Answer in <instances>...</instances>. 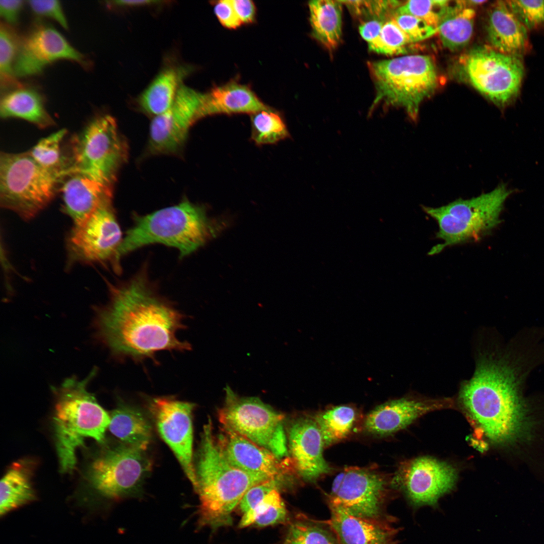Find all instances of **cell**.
I'll use <instances>...</instances> for the list:
<instances>
[{
    "label": "cell",
    "instance_id": "74e56055",
    "mask_svg": "<svg viewBox=\"0 0 544 544\" xmlns=\"http://www.w3.org/2000/svg\"><path fill=\"white\" fill-rule=\"evenodd\" d=\"M411 44L392 18L384 22L379 35L368 43L371 51L387 55L406 54Z\"/></svg>",
    "mask_w": 544,
    "mask_h": 544
},
{
    "label": "cell",
    "instance_id": "d4e9b609",
    "mask_svg": "<svg viewBox=\"0 0 544 544\" xmlns=\"http://www.w3.org/2000/svg\"><path fill=\"white\" fill-rule=\"evenodd\" d=\"M270 109L247 86L235 81L204 93L202 117L216 114L250 113Z\"/></svg>",
    "mask_w": 544,
    "mask_h": 544
},
{
    "label": "cell",
    "instance_id": "d590c367",
    "mask_svg": "<svg viewBox=\"0 0 544 544\" xmlns=\"http://www.w3.org/2000/svg\"><path fill=\"white\" fill-rule=\"evenodd\" d=\"M20 40L15 31L8 24L0 25V81L4 88L14 87L20 84L16 81L14 65L18 52Z\"/></svg>",
    "mask_w": 544,
    "mask_h": 544
},
{
    "label": "cell",
    "instance_id": "5bb4252c",
    "mask_svg": "<svg viewBox=\"0 0 544 544\" xmlns=\"http://www.w3.org/2000/svg\"><path fill=\"white\" fill-rule=\"evenodd\" d=\"M345 470L339 488L328 496V504L339 507L357 517L382 522L396 521L386 511L388 490L382 475L359 467Z\"/></svg>",
    "mask_w": 544,
    "mask_h": 544
},
{
    "label": "cell",
    "instance_id": "7a4b0ae2",
    "mask_svg": "<svg viewBox=\"0 0 544 544\" xmlns=\"http://www.w3.org/2000/svg\"><path fill=\"white\" fill-rule=\"evenodd\" d=\"M459 401L492 442L520 438L528 427L527 411L511 369L500 360L479 357L474 373L462 382Z\"/></svg>",
    "mask_w": 544,
    "mask_h": 544
},
{
    "label": "cell",
    "instance_id": "7402d4cb",
    "mask_svg": "<svg viewBox=\"0 0 544 544\" xmlns=\"http://www.w3.org/2000/svg\"><path fill=\"white\" fill-rule=\"evenodd\" d=\"M329 521L340 544H396L398 527L394 521H378L357 517L342 508L328 504Z\"/></svg>",
    "mask_w": 544,
    "mask_h": 544
},
{
    "label": "cell",
    "instance_id": "5b68a950",
    "mask_svg": "<svg viewBox=\"0 0 544 544\" xmlns=\"http://www.w3.org/2000/svg\"><path fill=\"white\" fill-rule=\"evenodd\" d=\"M93 370L85 379L64 380L55 389L56 402L53 417L55 447L60 471L70 473L77 463L76 451L86 438L99 443L105 441L110 415L87 390L95 375Z\"/></svg>",
    "mask_w": 544,
    "mask_h": 544
},
{
    "label": "cell",
    "instance_id": "4fadbf2b",
    "mask_svg": "<svg viewBox=\"0 0 544 544\" xmlns=\"http://www.w3.org/2000/svg\"><path fill=\"white\" fill-rule=\"evenodd\" d=\"M122 239L111 202L107 203L74 226L67 240L70 262L113 263Z\"/></svg>",
    "mask_w": 544,
    "mask_h": 544
},
{
    "label": "cell",
    "instance_id": "603a6c76",
    "mask_svg": "<svg viewBox=\"0 0 544 544\" xmlns=\"http://www.w3.org/2000/svg\"><path fill=\"white\" fill-rule=\"evenodd\" d=\"M66 176L68 177L61 188L63 208L74 225L83 223L102 206L111 202V187L82 174Z\"/></svg>",
    "mask_w": 544,
    "mask_h": 544
},
{
    "label": "cell",
    "instance_id": "d6986e66",
    "mask_svg": "<svg viewBox=\"0 0 544 544\" xmlns=\"http://www.w3.org/2000/svg\"><path fill=\"white\" fill-rule=\"evenodd\" d=\"M221 427L217 440L224 456L234 467L282 481L284 475L296 473L290 456L279 458L232 429Z\"/></svg>",
    "mask_w": 544,
    "mask_h": 544
},
{
    "label": "cell",
    "instance_id": "7bdbcfd3",
    "mask_svg": "<svg viewBox=\"0 0 544 544\" xmlns=\"http://www.w3.org/2000/svg\"><path fill=\"white\" fill-rule=\"evenodd\" d=\"M282 484V481L271 479L251 487L244 495L238 505L241 513L243 514L253 508L273 490H280Z\"/></svg>",
    "mask_w": 544,
    "mask_h": 544
},
{
    "label": "cell",
    "instance_id": "8d00e7d4",
    "mask_svg": "<svg viewBox=\"0 0 544 544\" xmlns=\"http://www.w3.org/2000/svg\"><path fill=\"white\" fill-rule=\"evenodd\" d=\"M66 133L65 129L59 130L41 139L28 151L31 157L42 167L62 177L64 170L60 145Z\"/></svg>",
    "mask_w": 544,
    "mask_h": 544
},
{
    "label": "cell",
    "instance_id": "52a82bcc",
    "mask_svg": "<svg viewBox=\"0 0 544 544\" xmlns=\"http://www.w3.org/2000/svg\"><path fill=\"white\" fill-rule=\"evenodd\" d=\"M514 191L501 183L492 191L471 198L458 199L437 208L423 207L424 212L438 224L437 237L442 242L434 246L429 254L476 241L488 234L500 223L505 201Z\"/></svg>",
    "mask_w": 544,
    "mask_h": 544
},
{
    "label": "cell",
    "instance_id": "ee69618b",
    "mask_svg": "<svg viewBox=\"0 0 544 544\" xmlns=\"http://www.w3.org/2000/svg\"><path fill=\"white\" fill-rule=\"evenodd\" d=\"M32 11L36 15L52 19L65 29L68 24L59 1H29L27 2Z\"/></svg>",
    "mask_w": 544,
    "mask_h": 544
},
{
    "label": "cell",
    "instance_id": "c3c4849f",
    "mask_svg": "<svg viewBox=\"0 0 544 544\" xmlns=\"http://www.w3.org/2000/svg\"><path fill=\"white\" fill-rule=\"evenodd\" d=\"M385 21L379 19H371L363 23L359 27L361 36L368 43H370L379 35Z\"/></svg>",
    "mask_w": 544,
    "mask_h": 544
},
{
    "label": "cell",
    "instance_id": "8992f818",
    "mask_svg": "<svg viewBox=\"0 0 544 544\" xmlns=\"http://www.w3.org/2000/svg\"><path fill=\"white\" fill-rule=\"evenodd\" d=\"M368 66L376 90L373 106L383 103L401 107L414 121L422 102L438 85L437 69L428 55H404L370 61Z\"/></svg>",
    "mask_w": 544,
    "mask_h": 544
},
{
    "label": "cell",
    "instance_id": "4dcf8cb0",
    "mask_svg": "<svg viewBox=\"0 0 544 544\" xmlns=\"http://www.w3.org/2000/svg\"><path fill=\"white\" fill-rule=\"evenodd\" d=\"M474 17V11L463 1H456L437 28L443 45L452 51L465 46L472 35Z\"/></svg>",
    "mask_w": 544,
    "mask_h": 544
},
{
    "label": "cell",
    "instance_id": "83f0119b",
    "mask_svg": "<svg viewBox=\"0 0 544 544\" xmlns=\"http://www.w3.org/2000/svg\"><path fill=\"white\" fill-rule=\"evenodd\" d=\"M108 428L123 443L146 450L152 437V427L138 409L120 403L110 415Z\"/></svg>",
    "mask_w": 544,
    "mask_h": 544
},
{
    "label": "cell",
    "instance_id": "681fc988",
    "mask_svg": "<svg viewBox=\"0 0 544 544\" xmlns=\"http://www.w3.org/2000/svg\"><path fill=\"white\" fill-rule=\"evenodd\" d=\"M161 2L158 1H114L111 4L117 6H138L153 5Z\"/></svg>",
    "mask_w": 544,
    "mask_h": 544
},
{
    "label": "cell",
    "instance_id": "f6af8a7d",
    "mask_svg": "<svg viewBox=\"0 0 544 544\" xmlns=\"http://www.w3.org/2000/svg\"><path fill=\"white\" fill-rule=\"evenodd\" d=\"M214 12L221 24L226 28L235 29L241 22L234 9L231 0H221L214 5Z\"/></svg>",
    "mask_w": 544,
    "mask_h": 544
},
{
    "label": "cell",
    "instance_id": "f35d334b",
    "mask_svg": "<svg viewBox=\"0 0 544 544\" xmlns=\"http://www.w3.org/2000/svg\"><path fill=\"white\" fill-rule=\"evenodd\" d=\"M450 2L444 0L409 1L401 5L395 13L417 17L437 29L454 5Z\"/></svg>",
    "mask_w": 544,
    "mask_h": 544
},
{
    "label": "cell",
    "instance_id": "b9f144b4",
    "mask_svg": "<svg viewBox=\"0 0 544 544\" xmlns=\"http://www.w3.org/2000/svg\"><path fill=\"white\" fill-rule=\"evenodd\" d=\"M391 18L412 43L424 40L437 32V29L414 16L395 13Z\"/></svg>",
    "mask_w": 544,
    "mask_h": 544
},
{
    "label": "cell",
    "instance_id": "f907efd6",
    "mask_svg": "<svg viewBox=\"0 0 544 544\" xmlns=\"http://www.w3.org/2000/svg\"><path fill=\"white\" fill-rule=\"evenodd\" d=\"M345 475V470L339 472L334 479L330 493L329 494L334 493L340 487L343 481Z\"/></svg>",
    "mask_w": 544,
    "mask_h": 544
},
{
    "label": "cell",
    "instance_id": "2e32d148",
    "mask_svg": "<svg viewBox=\"0 0 544 544\" xmlns=\"http://www.w3.org/2000/svg\"><path fill=\"white\" fill-rule=\"evenodd\" d=\"M60 59L74 61L85 67L89 65L85 56L52 26L37 23L20 40L14 65L15 76L38 74L47 65Z\"/></svg>",
    "mask_w": 544,
    "mask_h": 544
},
{
    "label": "cell",
    "instance_id": "ab89813d",
    "mask_svg": "<svg viewBox=\"0 0 544 544\" xmlns=\"http://www.w3.org/2000/svg\"><path fill=\"white\" fill-rule=\"evenodd\" d=\"M357 17H367L372 19L384 20L401 5L396 1H341Z\"/></svg>",
    "mask_w": 544,
    "mask_h": 544
},
{
    "label": "cell",
    "instance_id": "9c48e42d",
    "mask_svg": "<svg viewBox=\"0 0 544 544\" xmlns=\"http://www.w3.org/2000/svg\"><path fill=\"white\" fill-rule=\"evenodd\" d=\"M72 153L71 164L64 171L63 176L82 174L112 187L127 152L115 120L106 114L93 119L75 138Z\"/></svg>",
    "mask_w": 544,
    "mask_h": 544
},
{
    "label": "cell",
    "instance_id": "f546056e",
    "mask_svg": "<svg viewBox=\"0 0 544 544\" xmlns=\"http://www.w3.org/2000/svg\"><path fill=\"white\" fill-rule=\"evenodd\" d=\"M187 72L182 67L163 70L154 80L140 97L141 108L155 116L162 114L172 105L180 82Z\"/></svg>",
    "mask_w": 544,
    "mask_h": 544
},
{
    "label": "cell",
    "instance_id": "d6a6232c",
    "mask_svg": "<svg viewBox=\"0 0 544 544\" xmlns=\"http://www.w3.org/2000/svg\"><path fill=\"white\" fill-rule=\"evenodd\" d=\"M356 411L347 405L335 406L318 414L314 419L321 432L324 446L345 438L356 420Z\"/></svg>",
    "mask_w": 544,
    "mask_h": 544
},
{
    "label": "cell",
    "instance_id": "30bf717a",
    "mask_svg": "<svg viewBox=\"0 0 544 544\" xmlns=\"http://www.w3.org/2000/svg\"><path fill=\"white\" fill-rule=\"evenodd\" d=\"M219 421L280 459L289 456L284 415L256 397H240L228 385Z\"/></svg>",
    "mask_w": 544,
    "mask_h": 544
},
{
    "label": "cell",
    "instance_id": "ba28073f",
    "mask_svg": "<svg viewBox=\"0 0 544 544\" xmlns=\"http://www.w3.org/2000/svg\"><path fill=\"white\" fill-rule=\"evenodd\" d=\"M61 177L42 167L28 152H2L0 205L25 220L32 219L52 200Z\"/></svg>",
    "mask_w": 544,
    "mask_h": 544
},
{
    "label": "cell",
    "instance_id": "9a60e30c",
    "mask_svg": "<svg viewBox=\"0 0 544 544\" xmlns=\"http://www.w3.org/2000/svg\"><path fill=\"white\" fill-rule=\"evenodd\" d=\"M194 407V403L170 397L154 398L150 403L160 436L174 453L195 490L192 421Z\"/></svg>",
    "mask_w": 544,
    "mask_h": 544
},
{
    "label": "cell",
    "instance_id": "60d3db41",
    "mask_svg": "<svg viewBox=\"0 0 544 544\" xmlns=\"http://www.w3.org/2000/svg\"><path fill=\"white\" fill-rule=\"evenodd\" d=\"M510 8L527 30L544 28V1H506Z\"/></svg>",
    "mask_w": 544,
    "mask_h": 544
},
{
    "label": "cell",
    "instance_id": "484cf974",
    "mask_svg": "<svg viewBox=\"0 0 544 544\" xmlns=\"http://www.w3.org/2000/svg\"><path fill=\"white\" fill-rule=\"evenodd\" d=\"M0 116L3 119H22L41 129L55 124L45 108L41 95L35 89L21 85L13 87L1 96Z\"/></svg>",
    "mask_w": 544,
    "mask_h": 544
},
{
    "label": "cell",
    "instance_id": "e575fe53",
    "mask_svg": "<svg viewBox=\"0 0 544 544\" xmlns=\"http://www.w3.org/2000/svg\"><path fill=\"white\" fill-rule=\"evenodd\" d=\"M251 139L258 145L272 144L289 136L282 117L272 109L251 115Z\"/></svg>",
    "mask_w": 544,
    "mask_h": 544
},
{
    "label": "cell",
    "instance_id": "3957f363",
    "mask_svg": "<svg viewBox=\"0 0 544 544\" xmlns=\"http://www.w3.org/2000/svg\"><path fill=\"white\" fill-rule=\"evenodd\" d=\"M199 498L200 526L213 528L231 525L232 513L252 486L271 479L245 472L232 466L224 456L209 418L203 426L194 463Z\"/></svg>",
    "mask_w": 544,
    "mask_h": 544
},
{
    "label": "cell",
    "instance_id": "ffe728a7",
    "mask_svg": "<svg viewBox=\"0 0 544 544\" xmlns=\"http://www.w3.org/2000/svg\"><path fill=\"white\" fill-rule=\"evenodd\" d=\"M288 446L296 473L304 480L314 481L330 471L323 456V441L314 418L304 416L293 421Z\"/></svg>",
    "mask_w": 544,
    "mask_h": 544
},
{
    "label": "cell",
    "instance_id": "bcb514c9",
    "mask_svg": "<svg viewBox=\"0 0 544 544\" xmlns=\"http://www.w3.org/2000/svg\"><path fill=\"white\" fill-rule=\"evenodd\" d=\"M22 0L0 1V16L10 24H16L23 8Z\"/></svg>",
    "mask_w": 544,
    "mask_h": 544
},
{
    "label": "cell",
    "instance_id": "7dc6e473",
    "mask_svg": "<svg viewBox=\"0 0 544 544\" xmlns=\"http://www.w3.org/2000/svg\"><path fill=\"white\" fill-rule=\"evenodd\" d=\"M235 11L242 24H248L254 21L256 8L251 1L231 0Z\"/></svg>",
    "mask_w": 544,
    "mask_h": 544
},
{
    "label": "cell",
    "instance_id": "8fae6325",
    "mask_svg": "<svg viewBox=\"0 0 544 544\" xmlns=\"http://www.w3.org/2000/svg\"><path fill=\"white\" fill-rule=\"evenodd\" d=\"M461 73L480 93L500 108L515 100L524 76L520 57L490 46L472 48L459 59Z\"/></svg>",
    "mask_w": 544,
    "mask_h": 544
},
{
    "label": "cell",
    "instance_id": "4316f807",
    "mask_svg": "<svg viewBox=\"0 0 544 544\" xmlns=\"http://www.w3.org/2000/svg\"><path fill=\"white\" fill-rule=\"evenodd\" d=\"M35 460L25 458L13 462L1 481L0 515H5L36 499L32 477Z\"/></svg>",
    "mask_w": 544,
    "mask_h": 544
},
{
    "label": "cell",
    "instance_id": "44dd1931",
    "mask_svg": "<svg viewBox=\"0 0 544 544\" xmlns=\"http://www.w3.org/2000/svg\"><path fill=\"white\" fill-rule=\"evenodd\" d=\"M449 399L403 397L383 403L366 416L364 423L368 432L378 436L394 433L432 411L450 406Z\"/></svg>",
    "mask_w": 544,
    "mask_h": 544
},
{
    "label": "cell",
    "instance_id": "cb8c5ba5",
    "mask_svg": "<svg viewBox=\"0 0 544 544\" xmlns=\"http://www.w3.org/2000/svg\"><path fill=\"white\" fill-rule=\"evenodd\" d=\"M527 28L506 1H497L488 12L486 25L490 47L504 54L521 56L529 49Z\"/></svg>",
    "mask_w": 544,
    "mask_h": 544
},
{
    "label": "cell",
    "instance_id": "836d02e7",
    "mask_svg": "<svg viewBox=\"0 0 544 544\" xmlns=\"http://www.w3.org/2000/svg\"><path fill=\"white\" fill-rule=\"evenodd\" d=\"M288 511L281 496L280 490L275 489L253 508L243 514L239 527L254 525L265 527L285 523Z\"/></svg>",
    "mask_w": 544,
    "mask_h": 544
},
{
    "label": "cell",
    "instance_id": "1f68e13d",
    "mask_svg": "<svg viewBox=\"0 0 544 544\" xmlns=\"http://www.w3.org/2000/svg\"><path fill=\"white\" fill-rule=\"evenodd\" d=\"M284 544H340L329 520L298 514L290 520Z\"/></svg>",
    "mask_w": 544,
    "mask_h": 544
},
{
    "label": "cell",
    "instance_id": "ac0fdd59",
    "mask_svg": "<svg viewBox=\"0 0 544 544\" xmlns=\"http://www.w3.org/2000/svg\"><path fill=\"white\" fill-rule=\"evenodd\" d=\"M457 478V471L450 464L424 456L405 464L394 481L410 503L419 507L435 506L441 496L452 490Z\"/></svg>",
    "mask_w": 544,
    "mask_h": 544
},
{
    "label": "cell",
    "instance_id": "f1b7e54d",
    "mask_svg": "<svg viewBox=\"0 0 544 544\" xmlns=\"http://www.w3.org/2000/svg\"><path fill=\"white\" fill-rule=\"evenodd\" d=\"M341 1L309 2L310 21L313 37L329 51L338 45L342 33Z\"/></svg>",
    "mask_w": 544,
    "mask_h": 544
},
{
    "label": "cell",
    "instance_id": "277c9868",
    "mask_svg": "<svg viewBox=\"0 0 544 544\" xmlns=\"http://www.w3.org/2000/svg\"><path fill=\"white\" fill-rule=\"evenodd\" d=\"M134 218L133 225L115 255L113 266L116 271H120L121 258L140 247L160 243L175 248L182 258L215 237L219 230L205 209L187 200Z\"/></svg>",
    "mask_w": 544,
    "mask_h": 544
},
{
    "label": "cell",
    "instance_id": "e0dca14e",
    "mask_svg": "<svg viewBox=\"0 0 544 544\" xmlns=\"http://www.w3.org/2000/svg\"><path fill=\"white\" fill-rule=\"evenodd\" d=\"M204 93L181 85L170 107L153 119L149 148L153 153H173L183 145L190 126L201 118Z\"/></svg>",
    "mask_w": 544,
    "mask_h": 544
},
{
    "label": "cell",
    "instance_id": "7c38bea8",
    "mask_svg": "<svg viewBox=\"0 0 544 544\" xmlns=\"http://www.w3.org/2000/svg\"><path fill=\"white\" fill-rule=\"evenodd\" d=\"M145 451L125 443L103 449L89 466L90 485L100 494L111 498L133 492L152 468Z\"/></svg>",
    "mask_w": 544,
    "mask_h": 544
},
{
    "label": "cell",
    "instance_id": "6da1fadb",
    "mask_svg": "<svg viewBox=\"0 0 544 544\" xmlns=\"http://www.w3.org/2000/svg\"><path fill=\"white\" fill-rule=\"evenodd\" d=\"M109 302L98 316L104 343L116 355L141 359L161 351H189L176 336L183 315L156 294L145 274L110 286Z\"/></svg>",
    "mask_w": 544,
    "mask_h": 544
}]
</instances>
